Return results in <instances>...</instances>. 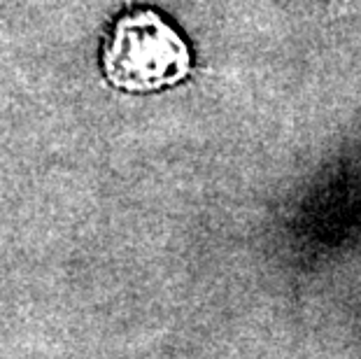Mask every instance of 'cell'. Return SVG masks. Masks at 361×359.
<instances>
[{"instance_id":"6da1fadb","label":"cell","mask_w":361,"mask_h":359,"mask_svg":"<svg viewBox=\"0 0 361 359\" xmlns=\"http://www.w3.org/2000/svg\"><path fill=\"white\" fill-rule=\"evenodd\" d=\"M101 63L112 87L147 94L187 78L191 54L184 37L157 10L130 7L114 19Z\"/></svg>"}]
</instances>
